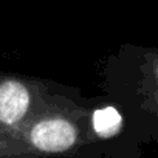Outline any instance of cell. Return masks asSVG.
Wrapping results in <instances>:
<instances>
[{
	"label": "cell",
	"instance_id": "1",
	"mask_svg": "<svg viewBox=\"0 0 158 158\" xmlns=\"http://www.w3.org/2000/svg\"><path fill=\"white\" fill-rule=\"evenodd\" d=\"M101 90L143 144L158 143V45L123 44L101 68Z\"/></svg>",
	"mask_w": 158,
	"mask_h": 158
},
{
	"label": "cell",
	"instance_id": "2",
	"mask_svg": "<svg viewBox=\"0 0 158 158\" xmlns=\"http://www.w3.org/2000/svg\"><path fill=\"white\" fill-rule=\"evenodd\" d=\"M92 98L59 84L16 135L36 158H102L90 127Z\"/></svg>",
	"mask_w": 158,
	"mask_h": 158
},
{
	"label": "cell",
	"instance_id": "3",
	"mask_svg": "<svg viewBox=\"0 0 158 158\" xmlns=\"http://www.w3.org/2000/svg\"><path fill=\"white\" fill-rule=\"evenodd\" d=\"M57 87V82L48 79L0 74V136L16 139L20 129L42 109Z\"/></svg>",
	"mask_w": 158,
	"mask_h": 158
},
{
	"label": "cell",
	"instance_id": "4",
	"mask_svg": "<svg viewBox=\"0 0 158 158\" xmlns=\"http://www.w3.org/2000/svg\"><path fill=\"white\" fill-rule=\"evenodd\" d=\"M0 158H36L25 144L14 138L0 136Z\"/></svg>",
	"mask_w": 158,
	"mask_h": 158
}]
</instances>
